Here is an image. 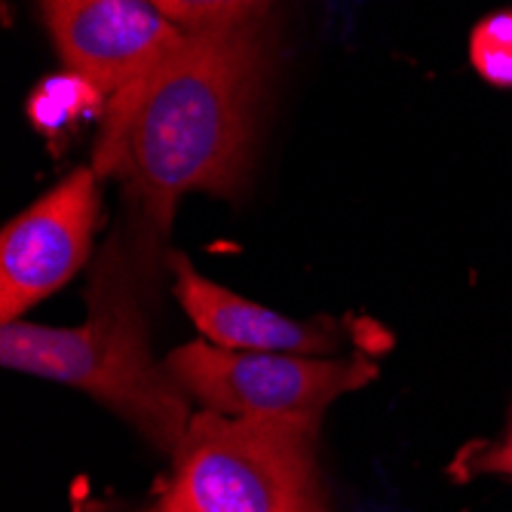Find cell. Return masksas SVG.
I'll return each instance as SVG.
<instances>
[{
    "label": "cell",
    "instance_id": "12",
    "mask_svg": "<svg viewBox=\"0 0 512 512\" xmlns=\"http://www.w3.org/2000/svg\"><path fill=\"white\" fill-rule=\"evenodd\" d=\"M503 448H506V451H512V427H509V436H506V442H503Z\"/></svg>",
    "mask_w": 512,
    "mask_h": 512
},
{
    "label": "cell",
    "instance_id": "3",
    "mask_svg": "<svg viewBox=\"0 0 512 512\" xmlns=\"http://www.w3.org/2000/svg\"><path fill=\"white\" fill-rule=\"evenodd\" d=\"M313 424L289 417H191L163 512H307L316 497Z\"/></svg>",
    "mask_w": 512,
    "mask_h": 512
},
{
    "label": "cell",
    "instance_id": "5",
    "mask_svg": "<svg viewBox=\"0 0 512 512\" xmlns=\"http://www.w3.org/2000/svg\"><path fill=\"white\" fill-rule=\"evenodd\" d=\"M99 191V169L80 166L4 227L0 237L4 322H16L83 267L99 221Z\"/></svg>",
    "mask_w": 512,
    "mask_h": 512
},
{
    "label": "cell",
    "instance_id": "14",
    "mask_svg": "<svg viewBox=\"0 0 512 512\" xmlns=\"http://www.w3.org/2000/svg\"><path fill=\"white\" fill-rule=\"evenodd\" d=\"M307 512H322V503H313V506H310Z\"/></svg>",
    "mask_w": 512,
    "mask_h": 512
},
{
    "label": "cell",
    "instance_id": "7",
    "mask_svg": "<svg viewBox=\"0 0 512 512\" xmlns=\"http://www.w3.org/2000/svg\"><path fill=\"white\" fill-rule=\"evenodd\" d=\"M175 298L194 319L197 329L224 350L246 353H301V356H332L347 341L341 322L332 319H292L264 304L206 279L184 255H172Z\"/></svg>",
    "mask_w": 512,
    "mask_h": 512
},
{
    "label": "cell",
    "instance_id": "4",
    "mask_svg": "<svg viewBox=\"0 0 512 512\" xmlns=\"http://www.w3.org/2000/svg\"><path fill=\"white\" fill-rule=\"evenodd\" d=\"M172 381L206 411L227 417H289L319 424V414L344 393L375 381L368 356L246 353L215 344H184L166 356Z\"/></svg>",
    "mask_w": 512,
    "mask_h": 512
},
{
    "label": "cell",
    "instance_id": "9",
    "mask_svg": "<svg viewBox=\"0 0 512 512\" xmlns=\"http://www.w3.org/2000/svg\"><path fill=\"white\" fill-rule=\"evenodd\" d=\"M470 59L482 80L512 89V10L491 13L473 28Z\"/></svg>",
    "mask_w": 512,
    "mask_h": 512
},
{
    "label": "cell",
    "instance_id": "11",
    "mask_svg": "<svg viewBox=\"0 0 512 512\" xmlns=\"http://www.w3.org/2000/svg\"><path fill=\"white\" fill-rule=\"evenodd\" d=\"M476 470H479V473H497V476H509V479H512V451H506L503 445L485 451V454L476 460Z\"/></svg>",
    "mask_w": 512,
    "mask_h": 512
},
{
    "label": "cell",
    "instance_id": "1",
    "mask_svg": "<svg viewBox=\"0 0 512 512\" xmlns=\"http://www.w3.org/2000/svg\"><path fill=\"white\" fill-rule=\"evenodd\" d=\"M264 43L258 16L194 28L111 99L92 166L129 184L154 230H169L184 194L240 191L267 68Z\"/></svg>",
    "mask_w": 512,
    "mask_h": 512
},
{
    "label": "cell",
    "instance_id": "10",
    "mask_svg": "<svg viewBox=\"0 0 512 512\" xmlns=\"http://www.w3.org/2000/svg\"><path fill=\"white\" fill-rule=\"evenodd\" d=\"M154 4L181 28H215L255 19L273 0H154Z\"/></svg>",
    "mask_w": 512,
    "mask_h": 512
},
{
    "label": "cell",
    "instance_id": "2",
    "mask_svg": "<svg viewBox=\"0 0 512 512\" xmlns=\"http://www.w3.org/2000/svg\"><path fill=\"white\" fill-rule=\"evenodd\" d=\"M0 362L89 393L163 454H175L191 427L188 393L151 356L135 267L120 240L99 258L86 322L74 329L4 322Z\"/></svg>",
    "mask_w": 512,
    "mask_h": 512
},
{
    "label": "cell",
    "instance_id": "8",
    "mask_svg": "<svg viewBox=\"0 0 512 512\" xmlns=\"http://www.w3.org/2000/svg\"><path fill=\"white\" fill-rule=\"evenodd\" d=\"M105 92L86 77L68 71L46 77L28 99V117L43 135H62L74 129L80 120L92 117L102 108Z\"/></svg>",
    "mask_w": 512,
    "mask_h": 512
},
{
    "label": "cell",
    "instance_id": "6",
    "mask_svg": "<svg viewBox=\"0 0 512 512\" xmlns=\"http://www.w3.org/2000/svg\"><path fill=\"white\" fill-rule=\"evenodd\" d=\"M65 65L105 96L135 86L184 40L154 0H40Z\"/></svg>",
    "mask_w": 512,
    "mask_h": 512
},
{
    "label": "cell",
    "instance_id": "13",
    "mask_svg": "<svg viewBox=\"0 0 512 512\" xmlns=\"http://www.w3.org/2000/svg\"><path fill=\"white\" fill-rule=\"evenodd\" d=\"M142 512H163V506L157 503V506H148V509H142Z\"/></svg>",
    "mask_w": 512,
    "mask_h": 512
}]
</instances>
